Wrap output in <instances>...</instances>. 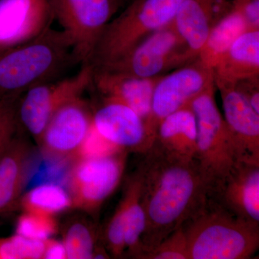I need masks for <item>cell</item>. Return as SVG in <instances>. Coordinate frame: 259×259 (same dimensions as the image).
<instances>
[{"instance_id": "1f68e13d", "label": "cell", "mask_w": 259, "mask_h": 259, "mask_svg": "<svg viewBox=\"0 0 259 259\" xmlns=\"http://www.w3.org/2000/svg\"><path fill=\"white\" fill-rule=\"evenodd\" d=\"M2 97H3V96H2V95H0V99H1Z\"/></svg>"}, {"instance_id": "9c48e42d", "label": "cell", "mask_w": 259, "mask_h": 259, "mask_svg": "<svg viewBox=\"0 0 259 259\" xmlns=\"http://www.w3.org/2000/svg\"><path fill=\"white\" fill-rule=\"evenodd\" d=\"M54 20L60 23L74 45L81 64H90L104 30L122 0H51Z\"/></svg>"}, {"instance_id": "83f0119b", "label": "cell", "mask_w": 259, "mask_h": 259, "mask_svg": "<svg viewBox=\"0 0 259 259\" xmlns=\"http://www.w3.org/2000/svg\"><path fill=\"white\" fill-rule=\"evenodd\" d=\"M139 259H189L188 246L183 227L174 231L152 250Z\"/></svg>"}, {"instance_id": "5b68a950", "label": "cell", "mask_w": 259, "mask_h": 259, "mask_svg": "<svg viewBox=\"0 0 259 259\" xmlns=\"http://www.w3.org/2000/svg\"><path fill=\"white\" fill-rule=\"evenodd\" d=\"M212 83L191 101L197 121L195 161L209 189L229 171L237 161L236 152L224 118L215 102Z\"/></svg>"}, {"instance_id": "ba28073f", "label": "cell", "mask_w": 259, "mask_h": 259, "mask_svg": "<svg viewBox=\"0 0 259 259\" xmlns=\"http://www.w3.org/2000/svg\"><path fill=\"white\" fill-rule=\"evenodd\" d=\"M193 61L171 22L148 35L115 61L94 67L137 77L153 78L162 76L167 70L181 67Z\"/></svg>"}, {"instance_id": "52a82bcc", "label": "cell", "mask_w": 259, "mask_h": 259, "mask_svg": "<svg viewBox=\"0 0 259 259\" xmlns=\"http://www.w3.org/2000/svg\"><path fill=\"white\" fill-rule=\"evenodd\" d=\"M93 74V65L83 64L74 76L40 83L20 95L17 105L20 129L38 144L53 115L92 86Z\"/></svg>"}, {"instance_id": "4dcf8cb0", "label": "cell", "mask_w": 259, "mask_h": 259, "mask_svg": "<svg viewBox=\"0 0 259 259\" xmlns=\"http://www.w3.org/2000/svg\"><path fill=\"white\" fill-rule=\"evenodd\" d=\"M42 258H66V249L62 241H59L51 238L46 240L45 251Z\"/></svg>"}, {"instance_id": "7a4b0ae2", "label": "cell", "mask_w": 259, "mask_h": 259, "mask_svg": "<svg viewBox=\"0 0 259 259\" xmlns=\"http://www.w3.org/2000/svg\"><path fill=\"white\" fill-rule=\"evenodd\" d=\"M77 63L69 35L50 27L28 41L0 51V95H22L61 78Z\"/></svg>"}, {"instance_id": "6da1fadb", "label": "cell", "mask_w": 259, "mask_h": 259, "mask_svg": "<svg viewBox=\"0 0 259 259\" xmlns=\"http://www.w3.org/2000/svg\"><path fill=\"white\" fill-rule=\"evenodd\" d=\"M138 166L146 217L139 257L183 226L207 199L208 187L196 161L171 157L152 144Z\"/></svg>"}, {"instance_id": "3957f363", "label": "cell", "mask_w": 259, "mask_h": 259, "mask_svg": "<svg viewBox=\"0 0 259 259\" xmlns=\"http://www.w3.org/2000/svg\"><path fill=\"white\" fill-rule=\"evenodd\" d=\"M182 227L189 259H249L259 248V226L242 221L208 197Z\"/></svg>"}, {"instance_id": "5bb4252c", "label": "cell", "mask_w": 259, "mask_h": 259, "mask_svg": "<svg viewBox=\"0 0 259 259\" xmlns=\"http://www.w3.org/2000/svg\"><path fill=\"white\" fill-rule=\"evenodd\" d=\"M54 20L51 0H0V51L38 36Z\"/></svg>"}, {"instance_id": "7c38bea8", "label": "cell", "mask_w": 259, "mask_h": 259, "mask_svg": "<svg viewBox=\"0 0 259 259\" xmlns=\"http://www.w3.org/2000/svg\"><path fill=\"white\" fill-rule=\"evenodd\" d=\"M207 197L242 221L259 226V164L236 161Z\"/></svg>"}, {"instance_id": "277c9868", "label": "cell", "mask_w": 259, "mask_h": 259, "mask_svg": "<svg viewBox=\"0 0 259 259\" xmlns=\"http://www.w3.org/2000/svg\"><path fill=\"white\" fill-rule=\"evenodd\" d=\"M184 0H134L112 19L97 42L90 64H109L148 35L171 23Z\"/></svg>"}, {"instance_id": "d6986e66", "label": "cell", "mask_w": 259, "mask_h": 259, "mask_svg": "<svg viewBox=\"0 0 259 259\" xmlns=\"http://www.w3.org/2000/svg\"><path fill=\"white\" fill-rule=\"evenodd\" d=\"M214 84L235 86L259 77V29L246 30L233 42L213 69Z\"/></svg>"}, {"instance_id": "44dd1931", "label": "cell", "mask_w": 259, "mask_h": 259, "mask_svg": "<svg viewBox=\"0 0 259 259\" xmlns=\"http://www.w3.org/2000/svg\"><path fill=\"white\" fill-rule=\"evenodd\" d=\"M62 243L66 249V258H110L102 241L101 232L95 221L86 218H74L69 220L63 228Z\"/></svg>"}, {"instance_id": "f546056e", "label": "cell", "mask_w": 259, "mask_h": 259, "mask_svg": "<svg viewBox=\"0 0 259 259\" xmlns=\"http://www.w3.org/2000/svg\"><path fill=\"white\" fill-rule=\"evenodd\" d=\"M258 78L243 80L235 85V88L245 97L252 108L259 114Z\"/></svg>"}, {"instance_id": "ffe728a7", "label": "cell", "mask_w": 259, "mask_h": 259, "mask_svg": "<svg viewBox=\"0 0 259 259\" xmlns=\"http://www.w3.org/2000/svg\"><path fill=\"white\" fill-rule=\"evenodd\" d=\"M197 128L190 105L170 114L158 124L153 144L171 157L184 161H195Z\"/></svg>"}, {"instance_id": "4316f807", "label": "cell", "mask_w": 259, "mask_h": 259, "mask_svg": "<svg viewBox=\"0 0 259 259\" xmlns=\"http://www.w3.org/2000/svg\"><path fill=\"white\" fill-rule=\"evenodd\" d=\"M20 95H5L0 99V159L18 133L17 105Z\"/></svg>"}, {"instance_id": "9a60e30c", "label": "cell", "mask_w": 259, "mask_h": 259, "mask_svg": "<svg viewBox=\"0 0 259 259\" xmlns=\"http://www.w3.org/2000/svg\"><path fill=\"white\" fill-rule=\"evenodd\" d=\"M222 98L225 122L237 161L259 164V114L235 86H215Z\"/></svg>"}, {"instance_id": "d4e9b609", "label": "cell", "mask_w": 259, "mask_h": 259, "mask_svg": "<svg viewBox=\"0 0 259 259\" xmlns=\"http://www.w3.org/2000/svg\"><path fill=\"white\" fill-rule=\"evenodd\" d=\"M46 241L15 234L0 238V259H40L44 257Z\"/></svg>"}, {"instance_id": "603a6c76", "label": "cell", "mask_w": 259, "mask_h": 259, "mask_svg": "<svg viewBox=\"0 0 259 259\" xmlns=\"http://www.w3.org/2000/svg\"><path fill=\"white\" fill-rule=\"evenodd\" d=\"M125 223V255L137 258L141 250V239L146 228V217L141 202L137 172L127 177L122 198Z\"/></svg>"}, {"instance_id": "30bf717a", "label": "cell", "mask_w": 259, "mask_h": 259, "mask_svg": "<svg viewBox=\"0 0 259 259\" xmlns=\"http://www.w3.org/2000/svg\"><path fill=\"white\" fill-rule=\"evenodd\" d=\"M214 83L213 70L196 60L162 76L153 91L148 134L152 144L158 124L166 116L190 105L191 101Z\"/></svg>"}, {"instance_id": "cb8c5ba5", "label": "cell", "mask_w": 259, "mask_h": 259, "mask_svg": "<svg viewBox=\"0 0 259 259\" xmlns=\"http://www.w3.org/2000/svg\"><path fill=\"white\" fill-rule=\"evenodd\" d=\"M19 205L25 212L55 216L72 208V201L67 189L54 183L36 186L20 198Z\"/></svg>"}, {"instance_id": "f1b7e54d", "label": "cell", "mask_w": 259, "mask_h": 259, "mask_svg": "<svg viewBox=\"0 0 259 259\" xmlns=\"http://www.w3.org/2000/svg\"><path fill=\"white\" fill-rule=\"evenodd\" d=\"M231 8L243 15L248 30L259 29V0H234Z\"/></svg>"}, {"instance_id": "8992f818", "label": "cell", "mask_w": 259, "mask_h": 259, "mask_svg": "<svg viewBox=\"0 0 259 259\" xmlns=\"http://www.w3.org/2000/svg\"><path fill=\"white\" fill-rule=\"evenodd\" d=\"M128 152L118 150L104 156L78 158L68 175L72 208L97 219L105 201L120 185Z\"/></svg>"}, {"instance_id": "8fae6325", "label": "cell", "mask_w": 259, "mask_h": 259, "mask_svg": "<svg viewBox=\"0 0 259 259\" xmlns=\"http://www.w3.org/2000/svg\"><path fill=\"white\" fill-rule=\"evenodd\" d=\"M93 126V110L82 96L65 104L53 115L37 146L52 161L75 160Z\"/></svg>"}, {"instance_id": "484cf974", "label": "cell", "mask_w": 259, "mask_h": 259, "mask_svg": "<svg viewBox=\"0 0 259 259\" xmlns=\"http://www.w3.org/2000/svg\"><path fill=\"white\" fill-rule=\"evenodd\" d=\"M57 229L55 216L25 211L19 217L16 225L17 234L39 241L51 238Z\"/></svg>"}, {"instance_id": "2e32d148", "label": "cell", "mask_w": 259, "mask_h": 259, "mask_svg": "<svg viewBox=\"0 0 259 259\" xmlns=\"http://www.w3.org/2000/svg\"><path fill=\"white\" fill-rule=\"evenodd\" d=\"M161 76L137 77L93 66L92 85L95 86L102 98L121 102L136 112L144 120L148 134L153 91Z\"/></svg>"}, {"instance_id": "7402d4cb", "label": "cell", "mask_w": 259, "mask_h": 259, "mask_svg": "<svg viewBox=\"0 0 259 259\" xmlns=\"http://www.w3.org/2000/svg\"><path fill=\"white\" fill-rule=\"evenodd\" d=\"M248 30V25L243 15L231 8V11L211 29L198 59L213 70L233 42Z\"/></svg>"}, {"instance_id": "4fadbf2b", "label": "cell", "mask_w": 259, "mask_h": 259, "mask_svg": "<svg viewBox=\"0 0 259 259\" xmlns=\"http://www.w3.org/2000/svg\"><path fill=\"white\" fill-rule=\"evenodd\" d=\"M93 110V126L103 139L120 150L142 154L152 143L144 120L121 102L102 98Z\"/></svg>"}, {"instance_id": "ac0fdd59", "label": "cell", "mask_w": 259, "mask_h": 259, "mask_svg": "<svg viewBox=\"0 0 259 259\" xmlns=\"http://www.w3.org/2000/svg\"><path fill=\"white\" fill-rule=\"evenodd\" d=\"M226 0H184L173 24L195 60L212 27L231 11Z\"/></svg>"}, {"instance_id": "e0dca14e", "label": "cell", "mask_w": 259, "mask_h": 259, "mask_svg": "<svg viewBox=\"0 0 259 259\" xmlns=\"http://www.w3.org/2000/svg\"><path fill=\"white\" fill-rule=\"evenodd\" d=\"M35 151L27 134L19 128L0 159V214L14 210L33 166Z\"/></svg>"}]
</instances>
